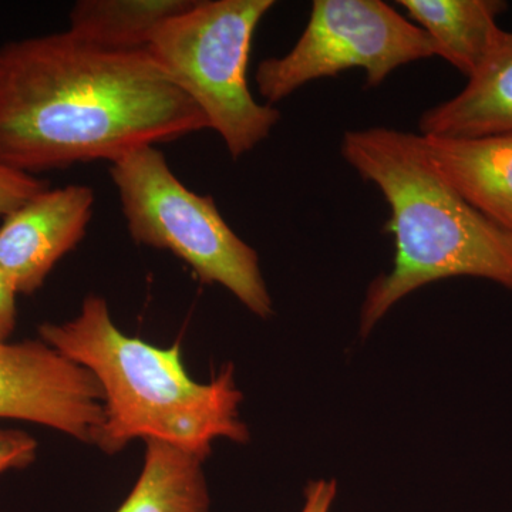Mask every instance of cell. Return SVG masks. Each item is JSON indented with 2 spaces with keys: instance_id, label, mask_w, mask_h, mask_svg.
I'll list each match as a JSON object with an SVG mask.
<instances>
[{
  "instance_id": "cell-1",
  "label": "cell",
  "mask_w": 512,
  "mask_h": 512,
  "mask_svg": "<svg viewBox=\"0 0 512 512\" xmlns=\"http://www.w3.org/2000/svg\"><path fill=\"white\" fill-rule=\"evenodd\" d=\"M207 128L147 49H101L69 30L0 47V163L13 170L113 163Z\"/></svg>"
},
{
  "instance_id": "cell-2",
  "label": "cell",
  "mask_w": 512,
  "mask_h": 512,
  "mask_svg": "<svg viewBox=\"0 0 512 512\" xmlns=\"http://www.w3.org/2000/svg\"><path fill=\"white\" fill-rule=\"evenodd\" d=\"M342 156L382 192L390 208L393 268L370 284L360 312L366 338L396 303L456 276L512 292V234L467 204L441 177L421 134L375 127L348 131Z\"/></svg>"
},
{
  "instance_id": "cell-3",
  "label": "cell",
  "mask_w": 512,
  "mask_h": 512,
  "mask_svg": "<svg viewBox=\"0 0 512 512\" xmlns=\"http://www.w3.org/2000/svg\"><path fill=\"white\" fill-rule=\"evenodd\" d=\"M39 333L46 345L86 367L99 382L104 423L96 444L106 453H119L131 440L143 439L205 458L214 440H249L231 365L210 383L194 382L178 343L161 349L124 335L100 296H87L79 316L60 325L45 323Z\"/></svg>"
},
{
  "instance_id": "cell-4",
  "label": "cell",
  "mask_w": 512,
  "mask_h": 512,
  "mask_svg": "<svg viewBox=\"0 0 512 512\" xmlns=\"http://www.w3.org/2000/svg\"><path fill=\"white\" fill-rule=\"evenodd\" d=\"M274 0H195L165 22L147 50L239 160L268 138L279 111L252 96L247 79L255 30Z\"/></svg>"
},
{
  "instance_id": "cell-5",
  "label": "cell",
  "mask_w": 512,
  "mask_h": 512,
  "mask_svg": "<svg viewBox=\"0 0 512 512\" xmlns=\"http://www.w3.org/2000/svg\"><path fill=\"white\" fill-rule=\"evenodd\" d=\"M110 175L137 244L173 252L201 282L224 286L259 318L274 313L255 249L232 231L214 198L178 180L156 146L117 158Z\"/></svg>"
},
{
  "instance_id": "cell-6",
  "label": "cell",
  "mask_w": 512,
  "mask_h": 512,
  "mask_svg": "<svg viewBox=\"0 0 512 512\" xmlns=\"http://www.w3.org/2000/svg\"><path fill=\"white\" fill-rule=\"evenodd\" d=\"M431 37L382 0H315L296 45L256 67L258 92L269 106L306 83L349 69L379 87L399 67L437 56Z\"/></svg>"
},
{
  "instance_id": "cell-7",
  "label": "cell",
  "mask_w": 512,
  "mask_h": 512,
  "mask_svg": "<svg viewBox=\"0 0 512 512\" xmlns=\"http://www.w3.org/2000/svg\"><path fill=\"white\" fill-rule=\"evenodd\" d=\"M0 419H19L96 444L104 397L96 377L45 342H0Z\"/></svg>"
},
{
  "instance_id": "cell-8",
  "label": "cell",
  "mask_w": 512,
  "mask_h": 512,
  "mask_svg": "<svg viewBox=\"0 0 512 512\" xmlns=\"http://www.w3.org/2000/svg\"><path fill=\"white\" fill-rule=\"evenodd\" d=\"M89 185L47 188L6 215L0 227V269L16 293L30 295L86 235L93 217Z\"/></svg>"
},
{
  "instance_id": "cell-9",
  "label": "cell",
  "mask_w": 512,
  "mask_h": 512,
  "mask_svg": "<svg viewBox=\"0 0 512 512\" xmlns=\"http://www.w3.org/2000/svg\"><path fill=\"white\" fill-rule=\"evenodd\" d=\"M423 138L448 185L474 210L512 234V134Z\"/></svg>"
},
{
  "instance_id": "cell-10",
  "label": "cell",
  "mask_w": 512,
  "mask_h": 512,
  "mask_svg": "<svg viewBox=\"0 0 512 512\" xmlns=\"http://www.w3.org/2000/svg\"><path fill=\"white\" fill-rule=\"evenodd\" d=\"M421 136L512 134V32L501 30L480 69L457 96L421 114Z\"/></svg>"
},
{
  "instance_id": "cell-11",
  "label": "cell",
  "mask_w": 512,
  "mask_h": 512,
  "mask_svg": "<svg viewBox=\"0 0 512 512\" xmlns=\"http://www.w3.org/2000/svg\"><path fill=\"white\" fill-rule=\"evenodd\" d=\"M431 37L440 57L470 79L493 49L501 29L497 18L507 9L501 0H400Z\"/></svg>"
},
{
  "instance_id": "cell-12",
  "label": "cell",
  "mask_w": 512,
  "mask_h": 512,
  "mask_svg": "<svg viewBox=\"0 0 512 512\" xmlns=\"http://www.w3.org/2000/svg\"><path fill=\"white\" fill-rule=\"evenodd\" d=\"M204 460L173 444L146 440L143 470L116 512H210Z\"/></svg>"
},
{
  "instance_id": "cell-13",
  "label": "cell",
  "mask_w": 512,
  "mask_h": 512,
  "mask_svg": "<svg viewBox=\"0 0 512 512\" xmlns=\"http://www.w3.org/2000/svg\"><path fill=\"white\" fill-rule=\"evenodd\" d=\"M195 0H80L70 12L69 32L101 49L144 50L158 29Z\"/></svg>"
},
{
  "instance_id": "cell-14",
  "label": "cell",
  "mask_w": 512,
  "mask_h": 512,
  "mask_svg": "<svg viewBox=\"0 0 512 512\" xmlns=\"http://www.w3.org/2000/svg\"><path fill=\"white\" fill-rule=\"evenodd\" d=\"M47 188V181L0 163V217L12 214Z\"/></svg>"
},
{
  "instance_id": "cell-15",
  "label": "cell",
  "mask_w": 512,
  "mask_h": 512,
  "mask_svg": "<svg viewBox=\"0 0 512 512\" xmlns=\"http://www.w3.org/2000/svg\"><path fill=\"white\" fill-rule=\"evenodd\" d=\"M36 441L22 431L0 430V473L32 463Z\"/></svg>"
},
{
  "instance_id": "cell-16",
  "label": "cell",
  "mask_w": 512,
  "mask_h": 512,
  "mask_svg": "<svg viewBox=\"0 0 512 512\" xmlns=\"http://www.w3.org/2000/svg\"><path fill=\"white\" fill-rule=\"evenodd\" d=\"M338 487L335 480L311 481L305 488V503L301 512H330Z\"/></svg>"
},
{
  "instance_id": "cell-17",
  "label": "cell",
  "mask_w": 512,
  "mask_h": 512,
  "mask_svg": "<svg viewBox=\"0 0 512 512\" xmlns=\"http://www.w3.org/2000/svg\"><path fill=\"white\" fill-rule=\"evenodd\" d=\"M16 293L8 276L0 269V342L13 332L16 323Z\"/></svg>"
}]
</instances>
